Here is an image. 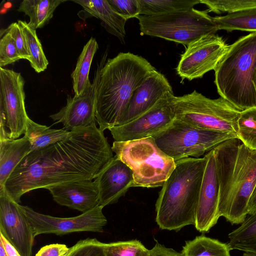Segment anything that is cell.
Listing matches in <instances>:
<instances>
[{"label":"cell","mask_w":256,"mask_h":256,"mask_svg":"<svg viewBox=\"0 0 256 256\" xmlns=\"http://www.w3.org/2000/svg\"><path fill=\"white\" fill-rule=\"evenodd\" d=\"M174 96L162 100L138 118L109 129L116 142L153 138L167 128L175 119L172 103Z\"/></svg>","instance_id":"13"},{"label":"cell","mask_w":256,"mask_h":256,"mask_svg":"<svg viewBox=\"0 0 256 256\" xmlns=\"http://www.w3.org/2000/svg\"><path fill=\"white\" fill-rule=\"evenodd\" d=\"M218 30L256 32V8L214 17Z\"/></svg>","instance_id":"27"},{"label":"cell","mask_w":256,"mask_h":256,"mask_svg":"<svg viewBox=\"0 0 256 256\" xmlns=\"http://www.w3.org/2000/svg\"><path fill=\"white\" fill-rule=\"evenodd\" d=\"M227 244L204 236H198L186 242L184 256H231Z\"/></svg>","instance_id":"26"},{"label":"cell","mask_w":256,"mask_h":256,"mask_svg":"<svg viewBox=\"0 0 256 256\" xmlns=\"http://www.w3.org/2000/svg\"><path fill=\"white\" fill-rule=\"evenodd\" d=\"M0 233L21 256H32L34 236L20 205L0 194Z\"/></svg>","instance_id":"14"},{"label":"cell","mask_w":256,"mask_h":256,"mask_svg":"<svg viewBox=\"0 0 256 256\" xmlns=\"http://www.w3.org/2000/svg\"><path fill=\"white\" fill-rule=\"evenodd\" d=\"M114 156L104 132L94 123L70 131L64 139L30 152L14 170L0 194L19 204L22 195L38 188L92 180Z\"/></svg>","instance_id":"1"},{"label":"cell","mask_w":256,"mask_h":256,"mask_svg":"<svg viewBox=\"0 0 256 256\" xmlns=\"http://www.w3.org/2000/svg\"><path fill=\"white\" fill-rule=\"evenodd\" d=\"M99 70L100 67L95 72L92 82L81 95L68 96L66 106L50 116L56 123H62L65 130L70 132L96 123V92Z\"/></svg>","instance_id":"16"},{"label":"cell","mask_w":256,"mask_h":256,"mask_svg":"<svg viewBox=\"0 0 256 256\" xmlns=\"http://www.w3.org/2000/svg\"><path fill=\"white\" fill-rule=\"evenodd\" d=\"M21 59L14 41L6 29L0 31V68L12 64Z\"/></svg>","instance_id":"33"},{"label":"cell","mask_w":256,"mask_h":256,"mask_svg":"<svg viewBox=\"0 0 256 256\" xmlns=\"http://www.w3.org/2000/svg\"><path fill=\"white\" fill-rule=\"evenodd\" d=\"M0 256H7L4 248L2 243L0 242Z\"/></svg>","instance_id":"41"},{"label":"cell","mask_w":256,"mask_h":256,"mask_svg":"<svg viewBox=\"0 0 256 256\" xmlns=\"http://www.w3.org/2000/svg\"><path fill=\"white\" fill-rule=\"evenodd\" d=\"M69 132L64 128L53 129L38 124L30 118L24 136L30 142L31 152H33L64 139Z\"/></svg>","instance_id":"24"},{"label":"cell","mask_w":256,"mask_h":256,"mask_svg":"<svg viewBox=\"0 0 256 256\" xmlns=\"http://www.w3.org/2000/svg\"><path fill=\"white\" fill-rule=\"evenodd\" d=\"M32 230L34 238L40 234L63 235L75 232H102L107 220L102 208L98 206L71 218H58L39 213L27 206L20 205Z\"/></svg>","instance_id":"11"},{"label":"cell","mask_w":256,"mask_h":256,"mask_svg":"<svg viewBox=\"0 0 256 256\" xmlns=\"http://www.w3.org/2000/svg\"><path fill=\"white\" fill-rule=\"evenodd\" d=\"M242 256H256V254L250 252H244Z\"/></svg>","instance_id":"43"},{"label":"cell","mask_w":256,"mask_h":256,"mask_svg":"<svg viewBox=\"0 0 256 256\" xmlns=\"http://www.w3.org/2000/svg\"><path fill=\"white\" fill-rule=\"evenodd\" d=\"M253 84L255 89V90L256 92V68L254 73V77H253V80H252Z\"/></svg>","instance_id":"42"},{"label":"cell","mask_w":256,"mask_h":256,"mask_svg":"<svg viewBox=\"0 0 256 256\" xmlns=\"http://www.w3.org/2000/svg\"><path fill=\"white\" fill-rule=\"evenodd\" d=\"M69 249L64 244H50L42 247L35 256H66Z\"/></svg>","instance_id":"37"},{"label":"cell","mask_w":256,"mask_h":256,"mask_svg":"<svg viewBox=\"0 0 256 256\" xmlns=\"http://www.w3.org/2000/svg\"><path fill=\"white\" fill-rule=\"evenodd\" d=\"M48 190L56 203L82 213L100 206L98 188L92 180L67 182Z\"/></svg>","instance_id":"19"},{"label":"cell","mask_w":256,"mask_h":256,"mask_svg":"<svg viewBox=\"0 0 256 256\" xmlns=\"http://www.w3.org/2000/svg\"><path fill=\"white\" fill-rule=\"evenodd\" d=\"M248 214L256 212V184L248 202Z\"/></svg>","instance_id":"40"},{"label":"cell","mask_w":256,"mask_h":256,"mask_svg":"<svg viewBox=\"0 0 256 256\" xmlns=\"http://www.w3.org/2000/svg\"><path fill=\"white\" fill-rule=\"evenodd\" d=\"M98 49L97 42L92 37L83 48L76 68L71 74L75 96L81 95L92 83L89 80V72L93 58Z\"/></svg>","instance_id":"23"},{"label":"cell","mask_w":256,"mask_h":256,"mask_svg":"<svg viewBox=\"0 0 256 256\" xmlns=\"http://www.w3.org/2000/svg\"><path fill=\"white\" fill-rule=\"evenodd\" d=\"M112 8L118 14L128 20L140 15L138 0H108Z\"/></svg>","instance_id":"35"},{"label":"cell","mask_w":256,"mask_h":256,"mask_svg":"<svg viewBox=\"0 0 256 256\" xmlns=\"http://www.w3.org/2000/svg\"><path fill=\"white\" fill-rule=\"evenodd\" d=\"M140 15L151 16L193 8L200 0H138Z\"/></svg>","instance_id":"29"},{"label":"cell","mask_w":256,"mask_h":256,"mask_svg":"<svg viewBox=\"0 0 256 256\" xmlns=\"http://www.w3.org/2000/svg\"><path fill=\"white\" fill-rule=\"evenodd\" d=\"M228 46L216 34L200 37L187 46L176 67L177 74L182 80L202 78L215 70Z\"/></svg>","instance_id":"12"},{"label":"cell","mask_w":256,"mask_h":256,"mask_svg":"<svg viewBox=\"0 0 256 256\" xmlns=\"http://www.w3.org/2000/svg\"><path fill=\"white\" fill-rule=\"evenodd\" d=\"M64 0H24L18 10L30 18L28 24L36 30L45 26L52 18L56 8Z\"/></svg>","instance_id":"22"},{"label":"cell","mask_w":256,"mask_h":256,"mask_svg":"<svg viewBox=\"0 0 256 256\" xmlns=\"http://www.w3.org/2000/svg\"><path fill=\"white\" fill-rule=\"evenodd\" d=\"M24 85L20 72L0 68V140L17 139L24 134L30 118Z\"/></svg>","instance_id":"10"},{"label":"cell","mask_w":256,"mask_h":256,"mask_svg":"<svg viewBox=\"0 0 256 256\" xmlns=\"http://www.w3.org/2000/svg\"><path fill=\"white\" fill-rule=\"evenodd\" d=\"M18 22L25 38L27 49L30 55L29 62L31 66L38 73L44 71L47 68L48 62L36 30L30 27L26 21L18 20Z\"/></svg>","instance_id":"28"},{"label":"cell","mask_w":256,"mask_h":256,"mask_svg":"<svg viewBox=\"0 0 256 256\" xmlns=\"http://www.w3.org/2000/svg\"><path fill=\"white\" fill-rule=\"evenodd\" d=\"M256 68V32L229 45L214 71L217 92L240 112L256 107L252 80Z\"/></svg>","instance_id":"5"},{"label":"cell","mask_w":256,"mask_h":256,"mask_svg":"<svg viewBox=\"0 0 256 256\" xmlns=\"http://www.w3.org/2000/svg\"><path fill=\"white\" fill-rule=\"evenodd\" d=\"M30 152V144L25 136L17 139L0 140V192L16 168Z\"/></svg>","instance_id":"21"},{"label":"cell","mask_w":256,"mask_h":256,"mask_svg":"<svg viewBox=\"0 0 256 256\" xmlns=\"http://www.w3.org/2000/svg\"><path fill=\"white\" fill-rule=\"evenodd\" d=\"M106 256H148L150 250L138 240L104 243Z\"/></svg>","instance_id":"31"},{"label":"cell","mask_w":256,"mask_h":256,"mask_svg":"<svg viewBox=\"0 0 256 256\" xmlns=\"http://www.w3.org/2000/svg\"><path fill=\"white\" fill-rule=\"evenodd\" d=\"M206 6L208 12L228 14L256 9V0H200Z\"/></svg>","instance_id":"32"},{"label":"cell","mask_w":256,"mask_h":256,"mask_svg":"<svg viewBox=\"0 0 256 256\" xmlns=\"http://www.w3.org/2000/svg\"><path fill=\"white\" fill-rule=\"evenodd\" d=\"M148 256H184V254L182 251L178 252L157 242L154 247L150 250Z\"/></svg>","instance_id":"38"},{"label":"cell","mask_w":256,"mask_h":256,"mask_svg":"<svg viewBox=\"0 0 256 256\" xmlns=\"http://www.w3.org/2000/svg\"><path fill=\"white\" fill-rule=\"evenodd\" d=\"M112 150L132 170V187L162 186L176 166V162L157 146L153 138L114 141Z\"/></svg>","instance_id":"6"},{"label":"cell","mask_w":256,"mask_h":256,"mask_svg":"<svg viewBox=\"0 0 256 256\" xmlns=\"http://www.w3.org/2000/svg\"><path fill=\"white\" fill-rule=\"evenodd\" d=\"M214 150L220 186L219 214L232 224L243 222L256 184V150L238 138Z\"/></svg>","instance_id":"3"},{"label":"cell","mask_w":256,"mask_h":256,"mask_svg":"<svg viewBox=\"0 0 256 256\" xmlns=\"http://www.w3.org/2000/svg\"><path fill=\"white\" fill-rule=\"evenodd\" d=\"M206 164L201 185L194 226L207 232L217 222L219 214L220 186L214 150L208 152Z\"/></svg>","instance_id":"15"},{"label":"cell","mask_w":256,"mask_h":256,"mask_svg":"<svg viewBox=\"0 0 256 256\" xmlns=\"http://www.w3.org/2000/svg\"><path fill=\"white\" fill-rule=\"evenodd\" d=\"M206 160L205 155L176 161L156 204V221L161 229L178 231L194 224Z\"/></svg>","instance_id":"4"},{"label":"cell","mask_w":256,"mask_h":256,"mask_svg":"<svg viewBox=\"0 0 256 256\" xmlns=\"http://www.w3.org/2000/svg\"><path fill=\"white\" fill-rule=\"evenodd\" d=\"M155 70L146 59L130 52L101 63L96 92V118L101 130L118 124L134 92Z\"/></svg>","instance_id":"2"},{"label":"cell","mask_w":256,"mask_h":256,"mask_svg":"<svg viewBox=\"0 0 256 256\" xmlns=\"http://www.w3.org/2000/svg\"><path fill=\"white\" fill-rule=\"evenodd\" d=\"M175 118L198 128L237 134L240 111L222 97L211 99L196 90L172 98Z\"/></svg>","instance_id":"8"},{"label":"cell","mask_w":256,"mask_h":256,"mask_svg":"<svg viewBox=\"0 0 256 256\" xmlns=\"http://www.w3.org/2000/svg\"><path fill=\"white\" fill-rule=\"evenodd\" d=\"M99 195V206L116 202L132 187L133 176L130 168L116 156L96 174L94 178Z\"/></svg>","instance_id":"18"},{"label":"cell","mask_w":256,"mask_h":256,"mask_svg":"<svg viewBox=\"0 0 256 256\" xmlns=\"http://www.w3.org/2000/svg\"><path fill=\"white\" fill-rule=\"evenodd\" d=\"M230 250L256 254V212L248 214L240 226L228 234Z\"/></svg>","instance_id":"25"},{"label":"cell","mask_w":256,"mask_h":256,"mask_svg":"<svg viewBox=\"0 0 256 256\" xmlns=\"http://www.w3.org/2000/svg\"><path fill=\"white\" fill-rule=\"evenodd\" d=\"M236 138L234 133L198 128L176 118L153 137L158 147L175 162L191 156L198 158L222 142Z\"/></svg>","instance_id":"9"},{"label":"cell","mask_w":256,"mask_h":256,"mask_svg":"<svg viewBox=\"0 0 256 256\" xmlns=\"http://www.w3.org/2000/svg\"><path fill=\"white\" fill-rule=\"evenodd\" d=\"M173 96L172 88L166 78L155 70L134 92L117 126L138 118L162 100Z\"/></svg>","instance_id":"17"},{"label":"cell","mask_w":256,"mask_h":256,"mask_svg":"<svg viewBox=\"0 0 256 256\" xmlns=\"http://www.w3.org/2000/svg\"><path fill=\"white\" fill-rule=\"evenodd\" d=\"M6 30L12 35L20 58L30 61V55L27 49L25 38L18 22L11 24Z\"/></svg>","instance_id":"36"},{"label":"cell","mask_w":256,"mask_h":256,"mask_svg":"<svg viewBox=\"0 0 256 256\" xmlns=\"http://www.w3.org/2000/svg\"><path fill=\"white\" fill-rule=\"evenodd\" d=\"M0 242L2 244L7 256H21L15 248L0 233Z\"/></svg>","instance_id":"39"},{"label":"cell","mask_w":256,"mask_h":256,"mask_svg":"<svg viewBox=\"0 0 256 256\" xmlns=\"http://www.w3.org/2000/svg\"><path fill=\"white\" fill-rule=\"evenodd\" d=\"M237 126L238 138L248 148L256 150V107L240 112Z\"/></svg>","instance_id":"30"},{"label":"cell","mask_w":256,"mask_h":256,"mask_svg":"<svg viewBox=\"0 0 256 256\" xmlns=\"http://www.w3.org/2000/svg\"><path fill=\"white\" fill-rule=\"evenodd\" d=\"M80 5L84 15L100 19L102 25L110 34L124 43L126 35L125 24L126 20L118 14L112 8L108 0H73Z\"/></svg>","instance_id":"20"},{"label":"cell","mask_w":256,"mask_h":256,"mask_svg":"<svg viewBox=\"0 0 256 256\" xmlns=\"http://www.w3.org/2000/svg\"><path fill=\"white\" fill-rule=\"evenodd\" d=\"M104 243L96 238H86L70 247L66 256H106Z\"/></svg>","instance_id":"34"},{"label":"cell","mask_w":256,"mask_h":256,"mask_svg":"<svg viewBox=\"0 0 256 256\" xmlns=\"http://www.w3.org/2000/svg\"><path fill=\"white\" fill-rule=\"evenodd\" d=\"M136 18L142 34L186 46L218 31L214 17L208 14L207 10H200L193 8L159 14L140 15Z\"/></svg>","instance_id":"7"}]
</instances>
